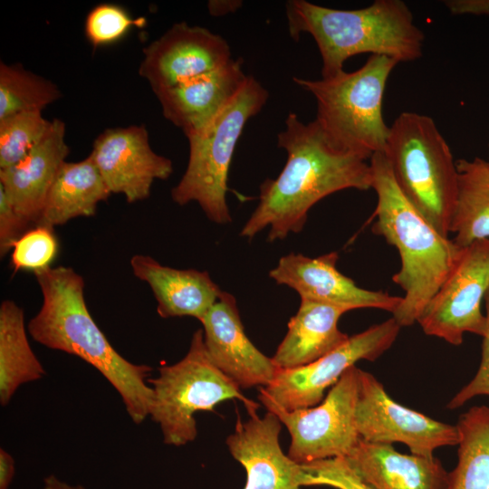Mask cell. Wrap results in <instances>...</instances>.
I'll list each match as a JSON object with an SVG mask.
<instances>
[{
    "label": "cell",
    "mask_w": 489,
    "mask_h": 489,
    "mask_svg": "<svg viewBox=\"0 0 489 489\" xmlns=\"http://www.w3.org/2000/svg\"><path fill=\"white\" fill-rule=\"evenodd\" d=\"M378 197L372 231L394 245L401 267L392 276L405 295L392 317L400 327L417 321L424 309L446 281L463 248L441 235L405 197L389 163L381 152L369 159Z\"/></svg>",
    "instance_id": "3957f363"
},
{
    "label": "cell",
    "mask_w": 489,
    "mask_h": 489,
    "mask_svg": "<svg viewBox=\"0 0 489 489\" xmlns=\"http://www.w3.org/2000/svg\"><path fill=\"white\" fill-rule=\"evenodd\" d=\"M43 139L15 165L0 169V186L16 213L37 225L49 190L70 152L65 124L59 119Z\"/></svg>",
    "instance_id": "d6986e66"
},
{
    "label": "cell",
    "mask_w": 489,
    "mask_h": 489,
    "mask_svg": "<svg viewBox=\"0 0 489 489\" xmlns=\"http://www.w3.org/2000/svg\"><path fill=\"white\" fill-rule=\"evenodd\" d=\"M57 251L58 242L53 228L36 225L14 244L11 264L14 272L33 270L34 273L49 267Z\"/></svg>",
    "instance_id": "f546056e"
},
{
    "label": "cell",
    "mask_w": 489,
    "mask_h": 489,
    "mask_svg": "<svg viewBox=\"0 0 489 489\" xmlns=\"http://www.w3.org/2000/svg\"><path fill=\"white\" fill-rule=\"evenodd\" d=\"M400 328L393 317L374 324L310 364L279 369L268 386L260 388V392L288 411L314 407L347 369L361 360L374 361L387 351Z\"/></svg>",
    "instance_id": "8fae6325"
},
{
    "label": "cell",
    "mask_w": 489,
    "mask_h": 489,
    "mask_svg": "<svg viewBox=\"0 0 489 489\" xmlns=\"http://www.w3.org/2000/svg\"><path fill=\"white\" fill-rule=\"evenodd\" d=\"M90 155L110 192L122 194L129 203L148 198L153 182L173 173L172 161L152 150L144 125L106 129Z\"/></svg>",
    "instance_id": "5bb4252c"
},
{
    "label": "cell",
    "mask_w": 489,
    "mask_h": 489,
    "mask_svg": "<svg viewBox=\"0 0 489 489\" xmlns=\"http://www.w3.org/2000/svg\"><path fill=\"white\" fill-rule=\"evenodd\" d=\"M149 382L153 391L149 417L158 424L163 442L168 446H182L193 442L197 436L195 414L213 412L225 400L239 399L247 412L259 408L212 362L203 330L194 332L183 359L161 366L158 376L149 378Z\"/></svg>",
    "instance_id": "ba28073f"
},
{
    "label": "cell",
    "mask_w": 489,
    "mask_h": 489,
    "mask_svg": "<svg viewBox=\"0 0 489 489\" xmlns=\"http://www.w3.org/2000/svg\"><path fill=\"white\" fill-rule=\"evenodd\" d=\"M61 96L53 82L20 63H0V120L24 111H42Z\"/></svg>",
    "instance_id": "4316f807"
},
{
    "label": "cell",
    "mask_w": 489,
    "mask_h": 489,
    "mask_svg": "<svg viewBox=\"0 0 489 489\" xmlns=\"http://www.w3.org/2000/svg\"><path fill=\"white\" fill-rule=\"evenodd\" d=\"M359 368L347 369L323 400L312 408L288 411L259 392L258 398L286 427L288 456L298 464L347 456L360 440L356 425Z\"/></svg>",
    "instance_id": "9c48e42d"
},
{
    "label": "cell",
    "mask_w": 489,
    "mask_h": 489,
    "mask_svg": "<svg viewBox=\"0 0 489 489\" xmlns=\"http://www.w3.org/2000/svg\"><path fill=\"white\" fill-rule=\"evenodd\" d=\"M241 5V1H209L207 4L209 13L216 16L235 12Z\"/></svg>",
    "instance_id": "d590c367"
},
{
    "label": "cell",
    "mask_w": 489,
    "mask_h": 489,
    "mask_svg": "<svg viewBox=\"0 0 489 489\" xmlns=\"http://www.w3.org/2000/svg\"><path fill=\"white\" fill-rule=\"evenodd\" d=\"M288 29L298 40L310 34L321 57V76L334 77L350 57L370 53L409 62L423 53L425 34L400 0H377L355 10L321 6L305 0L286 3Z\"/></svg>",
    "instance_id": "277c9868"
},
{
    "label": "cell",
    "mask_w": 489,
    "mask_h": 489,
    "mask_svg": "<svg viewBox=\"0 0 489 489\" xmlns=\"http://www.w3.org/2000/svg\"><path fill=\"white\" fill-rule=\"evenodd\" d=\"M347 308L301 299L299 309L288 322L287 332L279 344L273 363L279 369L310 364L345 343L350 336L338 322Z\"/></svg>",
    "instance_id": "7402d4cb"
},
{
    "label": "cell",
    "mask_w": 489,
    "mask_h": 489,
    "mask_svg": "<svg viewBox=\"0 0 489 489\" xmlns=\"http://www.w3.org/2000/svg\"><path fill=\"white\" fill-rule=\"evenodd\" d=\"M200 322L212 362L241 389L264 388L273 381L279 369L246 336L231 293L223 291Z\"/></svg>",
    "instance_id": "2e32d148"
},
{
    "label": "cell",
    "mask_w": 489,
    "mask_h": 489,
    "mask_svg": "<svg viewBox=\"0 0 489 489\" xmlns=\"http://www.w3.org/2000/svg\"><path fill=\"white\" fill-rule=\"evenodd\" d=\"M41 489H86L80 484H71L58 478L56 475H49L44 478L43 484Z\"/></svg>",
    "instance_id": "8d00e7d4"
},
{
    "label": "cell",
    "mask_w": 489,
    "mask_h": 489,
    "mask_svg": "<svg viewBox=\"0 0 489 489\" xmlns=\"http://www.w3.org/2000/svg\"><path fill=\"white\" fill-rule=\"evenodd\" d=\"M246 421L237 419L235 430L225 440L231 455L246 472L244 489H301V464L285 455L280 446L282 423L267 411L260 417L248 411Z\"/></svg>",
    "instance_id": "e0dca14e"
},
{
    "label": "cell",
    "mask_w": 489,
    "mask_h": 489,
    "mask_svg": "<svg viewBox=\"0 0 489 489\" xmlns=\"http://www.w3.org/2000/svg\"><path fill=\"white\" fill-rule=\"evenodd\" d=\"M139 75L154 93L217 70L233 59L226 41L201 26L173 24L143 49Z\"/></svg>",
    "instance_id": "4fadbf2b"
},
{
    "label": "cell",
    "mask_w": 489,
    "mask_h": 489,
    "mask_svg": "<svg viewBox=\"0 0 489 489\" xmlns=\"http://www.w3.org/2000/svg\"><path fill=\"white\" fill-rule=\"evenodd\" d=\"M488 150H489V144H488Z\"/></svg>",
    "instance_id": "74e56055"
},
{
    "label": "cell",
    "mask_w": 489,
    "mask_h": 489,
    "mask_svg": "<svg viewBox=\"0 0 489 489\" xmlns=\"http://www.w3.org/2000/svg\"><path fill=\"white\" fill-rule=\"evenodd\" d=\"M398 62L384 55H370L358 70L334 77L293 82L316 101V122L336 148L370 159L384 152L389 133L382 107L390 72Z\"/></svg>",
    "instance_id": "5b68a950"
},
{
    "label": "cell",
    "mask_w": 489,
    "mask_h": 489,
    "mask_svg": "<svg viewBox=\"0 0 489 489\" xmlns=\"http://www.w3.org/2000/svg\"><path fill=\"white\" fill-rule=\"evenodd\" d=\"M339 254L331 252L318 257L291 253L280 258L270 271L278 284L298 292L301 299L332 304L348 310L374 308L393 313L402 297L358 286L336 267Z\"/></svg>",
    "instance_id": "9a60e30c"
},
{
    "label": "cell",
    "mask_w": 489,
    "mask_h": 489,
    "mask_svg": "<svg viewBox=\"0 0 489 489\" xmlns=\"http://www.w3.org/2000/svg\"><path fill=\"white\" fill-rule=\"evenodd\" d=\"M302 486L325 485L336 489H376L365 483L344 456L302 464Z\"/></svg>",
    "instance_id": "4dcf8cb0"
},
{
    "label": "cell",
    "mask_w": 489,
    "mask_h": 489,
    "mask_svg": "<svg viewBox=\"0 0 489 489\" xmlns=\"http://www.w3.org/2000/svg\"><path fill=\"white\" fill-rule=\"evenodd\" d=\"M484 302L485 303L486 331L483 336L482 358L474 378L464 386L448 402L447 408L455 409L477 396H489V289Z\"/></svg>",
    "instance_id": "1f68e13d"
},
{
    "label": "cell",
    "mask_w": 489,
    "mask_h": 489,
    "mask_svg": "<svg viewBox=\"0 0 489 489\" xmlns=\"http://www.w3.org/2000/svg\"><path fill=\"white\" fill-rule=\"evenodd\" d=\"M144 17L133 19L121 6L101 4L92 8L85 19V36L92 46L98 47L118 42L132 27H143Z\"/></svg>",
    "instance_id": "f1b7e54d"
},
{
    "label": "cell",
    "mask_w": 489,
    "mask_h": 489,
    "mask_svg": "<svg viewBox=\"0 0 489 489\" xmlns=\"http://www.w3.org/2000/svg\"><path fill=\"white\" fill-rule=\"evenodd\" d=\"M43 304L27 325L38 343L79 357L95 368L117 390L135 424L149 416L153 391L152 368L123 358L91 317L84 298V280L72 268L46 267L34 272Z\"/></svg>",
    "instance_id": "7a4b0ae2"
},
{
    "label": "cell",
    "mask_w": 489,
    "mask_h": 489,
    "mask_svg": "<svg viewBox=\"0 0 489 489\" xmlns=\"http://www.w3.org/2000/svg\"><path fill=\"white\" fill-rule=\"evenodd\" d=\"M45 370L26 334L23 309L14 301L0 306V403L5 407L24 384L41 379Z\"/></svg>",
    "instance_id": "d4e9b609"
},
{
    "label": "cell",
    "mask_w": 489,
    "mask_h": 489,
    "mask_svg": "<svg viewBox=\"0 0 489 489\" xmlns=\"http://www.w3.org/2000/svg\"><path fill=\"white\" fill-rule=\"evenodd\" d=\"M277 139L287 155L285 165L276 178L261 184L259 203L241 236L251 240L268 227V241L284 239L302 230L309 210L325 197L347 188H372L368 158L334 147L315 120L303 123L290 112Z\"/></svg>",
    "instance_id": "6da1fadb"
},
{
    "label": "cell",
    "mask_w": 489,
    "mask_h": 489,
    "mask_svg": "<svg viewBox=\"0 0 489 489\" xmlns=\"http://www.w3.org/2000/svg\"><path fill=\"white\" fill-rule=\"evenodd\" d=\"M27 224L14 209L0 186V254L5 256L26 232Z\"/></svg>",
    "instance_id": "d6a6232c"
},
{
    "label": "cell",
    "mask_w": 489,
    "mask_h": 489,
    "mask_svg": "<svg viewBox=\"0 0 489 489\" xmlns=\"http://www.w3.org/2000/svg\"><path fill=\"white\" fill-rule=\"evenodd\" d=\"M383 154L405 197L448 237L457 193V168L434 120L411 111L399 114L389 127Z\"/></svg>",
    "instance_id": "8992f818"
},
{
    "label": "cell",
    "mask_w": 489,
    "mask_h": 489,
    "mask_svg": "<svg viewBox=\"0 0 489 489\" xmlns=\"http://www.w3.org/2000/svg\"><path fill=\"white\" fill-rule=\"evenodd\" d=\"M455 426L458 461L447 489H489V407L470 408Z\"/></svg>",
    "instance_id": "484cf974"
},
{
    "label": "cell",
    "mask_w": 489,
    "mask_h": 489,
    "mask_svg": "<svg viewBox=\"0 0 489 489\" xmlns=\"http://www.w3.org/2000/svg\"><path fill=\"white\" fill-rule=\"evenodd\" d=\"M355 473L376 489H447L449 473L435 456L398 452L392 445L362 439L345 456Z\"/></svg>",
    "instance_id": "ffe728a7"
},
{
    "label": "cell",
    "mask_w": 489,
    "mask_h": 489,
    "mask_svg": "<svg viewBox=\"0 0 489 489\" xmlns=\"http://www.w3.org/2000/svg\"><path fill=\"white\" fill-rule=\"evenodd\" d=\"M130 266L150 286L161 318L189 316L200 321L223 292L207 272L171 268L149 255L132 256Z\"/></svg>",
    "instance_id": "44dd1931"
},
{
    "label": "cell",
    "mask_w": 489,
    "mask_h": 489,
    "mask_svg": "<svg viewBox=\"0 0 489 489\" xmlns=\"http://www.w3.org/2000/svg\"><path fill=\"white\" fill-rule=\"evenodd\" d=\"M15 467L13 456L4 448L0 449V489H9Z\"/></svg>",
    "instance_id": "e575fe53"
},
{
    "label": "cell",
    "mask_w": 489,
    "mask_h": 489,
    "mask_svg": "<svg viewBox=\"0 0 489 489\" xmlns=\"http://www.w3.org/2000/svg\"><path fill=\"white\" fill-rule=\"evenodd\" d=\"M457 193L450 224L452 239L464 248L489 239V161L458 159Z\"/></svg>",
    "instance_id": "cb8c5ba5"
},
{
    "label": "cell",
    "mask_w": 489,
    "mask_h": 489,
    "mask_svg": "<svg viewBox=\"0 0 489 489\" xmlns=\"http://www.w3.org/2000/svg\"><path fill=\"white\" fill-rule=\"evenodd\" d=\"M355 416L360 437L366 442L401 443L411 454L427 457L439 447L458 444L455 425L396 402L374 375L360 369Z\"/></svg>",
    "instance_id": "7c38bea8"
},
{
    "label": "cell",
    "mask_w": 489,
    "mask_h": 489,
    "mask_svg": "<svg viewBox=\"0 0 489 489\" xmlns=\"http://www.w3.org/2000/svg\"><path fill=\"white\" fill-rule=\"evenodd\" d=\"M52 122L41 111H24L0 120V169L22 160L47 135Z\"/></svg>",
    "instance_id": "83f0119b"
},
{
    "label": "cell",
    "mask_w": 489,
    "mask_h": 489,
    "mask_svg": "<svg viewBox=\"0 0 489 489\" xmlns=\"http://www.w3.org/2000/svg\"><path fill=\"white\" fill-rule=\"evenodd\" d=\"M489 289V239L464 247L453 270L417 320L423 331L458 346L465 333L483 337L482 302Z\"/></svg>",
    "instance_id": "30bf717a"
},
{
    "label": "cell",
    "mask_w": 489,
    "mask_h": 489,
    "mask_svg": "<svg viewBox=\"0 0 489 489\" xmlns=\"http://www.w3.org/2000/svg\"><path fill=\"white\" fill-rule=\"evenodd\" d=\"M268 91L253 76L204 129L187 135L189 143L187 167L172 188V200L184 206L197 202L214 223L232 221L226 203L227 178L233 154L244 128L260 112Z\"/></svg>",
    "instance_id": "52a82bcc"
},
{
    "label": "cell",
    "mask_w": 489,
    "mask_h": 489,
    "mask_svg": "<svg viewBox=\"0 0 489 489\" xmlns=\"http://www.w3.org/2000/svg\"><path fill=\"white\" fill-rule=\"evenodd\" d=\"M241 60H232L213 72L160 91L158 97L164 117L185 136L207 126L240 90L247 75Z\"/></svg>",
    "instance_id": "ac0fdd59"
},
{
    "label": "cell",
    "mask_w": 489,
    "mask_h": 489,
    "mask_svg": "<svg viewBox=\"0 0 489 489\" xmlns=\"http://www.w3.org/2000/svg\"><path fill=\"white\" fill-rule=\"evenodd\" d=\"M443 4L455 15L489 16V0H446L443 1Z\"/></svg>",
    "instance_id": "836d02e7"
},
{
    "label": "cell",
    "mask_w": 489,
    "mask_h": 489,
    "mask_svg": "<svg viewBox=\"0 0 489 489\" xmlns=\"http://www.w3.org/2000/svg\"><path fill=\"white\" fill-rule=\"evenodd\" d=\"M110 194L91 155L79 162L65 161L49 190L37 225L53 228L75 217L94 216L99 203Z\"/></svg>",
    "instance_id": "603a6c76"
}]
</instances>
